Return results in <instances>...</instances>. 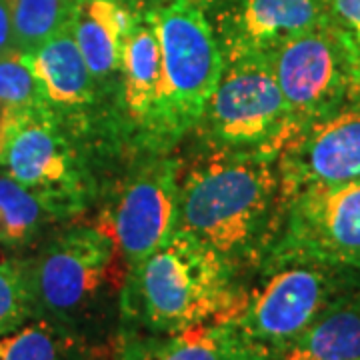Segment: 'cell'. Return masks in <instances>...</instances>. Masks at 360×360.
Listing matches in <instances>:
<instances>
[{
    "label": "cell",
    "mask_w": 360,
    "mask_h": 360,
    "mask_svg": "<svg viewBox=\"0 0 360 360\" xmlns=\"http://www.w3.org/2000/svg\"><path fill=\"white\" fill-rule=\"evenodd\" d=\"M276 158L202 150L180 172L176 231L186 232L234 269H258L284 217Z\"/></svg>",
    "instance_id": "6da1fadb"
},
{
    "label": "cell",
    "mask_w": 360,
    "mask_h": 360,
    "mask_svg": "<svg viewBox=\"0 0 360 360\" xmlns=\"http://www.w3.org/2000/svg\"><path fill=\"white\" fill-rule=\"evenodd\" d=\"M245 288L238 270L212 248L174 231L160 248L127 270L120 309L146 333H180L232 316Z\"/></svg>",
    "instance_id": "7a4b0ae2"
},
{
    "label": "cell",
    "mask_w": 360,
    "mask_h": 360,
    "mask_svg": "<svg viewBox=\"0 0 360 360\" xmlns=\"http://www.w3.org/2000/svg\"><path fill=\"white\" fill-rule=\"evenodd\" d=\"M258 283L231 316L258 360H272L326 310L360 284L350 270L316 260H276L258 266Z\"/></svg>",
    "instance_id": "3957f363"
},
{
    "label": "cell",
    "mask_w": 360,
    "mask_h": 360,
    "mask_svg": "<svg viewBox=\"0 0 360 360\" xmlns=\"http://www.w3.org/2000/svg\"><path fill=\"white\" fill-rule=\"evenodd\" d=\"M89 144L46 104L0 115V172L44 196L65 220L92 198Z\"/></svg>",
    "instance_id": "277c9868"
},
{
    "label": "cell",
    "mask_w": 360,
    "mask_h": 360,
    "mask_svg": "<svg viewBox=\"0 0 360 360\" xmlns=\"http://www.w3.org/2000/svg\"><path fill=\"white\" fill-rule=\"evenodd\" d=\"M202 150L278 156L290 139L288 110L266 56L224 63L194 129Z\"/></svg>",
    "instance_id": "5b68a950"
},
{
    "label": "cell",
    "mask_w": 360,
    "mask_h": 360,
    "mask_svg": "<svg viewBox=\"0 0 360 360\" xmlns=\"http://www.w3.org/2000/svg\"><path fill=\"white\" fill-rule=\"evenodd\" d=\"M116 246L98 226L60 232L28 260L34 316L75 326L108 290Z\"/></svg>",
    "instance_id": "8992f818"
},
{
    "label": "cell",
    "mask_w": 360,
    "mask_h": 360,
    "mask_svg": "<svg viewBox=\"0 0 360 360\" xmlns=\"http://www.w3.org/2000/svg\"><path fill=\"white\" fill-rule=\"evenodd\" d=\"M266 58L288 110L290 139L359 92L350 54L330 22L286 40Z\"/></svg>",
    "instance_id": "52a82bcc"
},
{
    "label": "cell",
    "mask_w": 360,
    "mask_h": 360,
    "mask_svg": "<svg viewBox=\"0 0 360 360\" xmlns=\"http://www.w3.org/2000/svg\"><path fill=\"white\" fill-rule=\"evenodd\" d=\"M292 258L360 276V179L310 186L286 200L281 232L260 264Z\"/></svg>",
    "instance_id": "ba28073f"
},
{
    "label": "cell",
    "mask_w": 360,
    "mask_h": 360,
    "mask_svg": "<svg viewBox=\"0 0 360 360\" xmlns=\"http://www.w3.org/2000/svg\"><path fill=\"white\" fill-rule=\"evenodd\" d=\"M155 18L170 112L182 139L217 89L224 56L208 14L193 0H170L155 8Z\"/></svg>",
    "instance_id": "9c48e42d"
},
{
    "label": "cell",
    "mask_w": 360,
    "mask_h": 360,
    "mask_svg": "<svg viewBox=\"0 0 360 360\" xmlns=\"http://www.w3.org/2000/svg\"><path fill=\"white\" fill-rule=\"evenodd\" d=\"M180 172V160L168 153L141 155L103 212L98 229L112 238L127 270L141 264L176 231Z\"/></svg>",
    "instance_id": "30bf717a"
},
{
    "label": "cell",
    "mask_w": 360,
    "mask_h": 360,
    "mask_svg": "<svg viewBox=\"0 0 360 360\" xmlns=\"http://www.w3.org/2000/svg\"><path fill=\"white\" fill-rule=\"evenodd\" d=\"M120 142L141 155L168 153L180 141L168 103L155 11L136 16L130 30L116 101Z\"/></svg>",
    "instance_id": "8fae6325"
},
{
    "label": "cell",
    "mask_w": 360,
    "mask_h": 360,
    "mask_svg": "<svg viewBox=\"0 0 360 360\" xmlns=\"http://www.w3.org/2000/svg\"><path fill=\"white\" fill-rule=\"evenodd\" d=\"M284 202L310 186L360 179V92L296 132L276 156Z\"/></svg>",
    "instance_id": "7c38bea8"
},
{
    "label": "cell",
    "mask_w": 360,
    "mask_h": 360,
    "mask_svg": "<svg viewBox=\"0 0 360 360\" xmlns=\"http://www.w3.org/2000/svg\"><path fill=\"white\" fill-rule=\"evenodd\" d=\"M208 18L224 63L269 56L283 42L328 22V0H222Z\"/></svg>",
    "instance_id": "4fadbf2b"
},
{
    "label": "cell",
    "mask_w": 360,
    "mask_h": 360,
    "mask_svg": "<svg viewBox=\"0 0 360 360\" xmlns=\"http://www.w3.org/2000/svg\"><path fill=\"white\" fill-rule=\"evenodd\" d=\"M139 14L127 0H77L70 16L80 54L115 116L124 46Z\"/></svg>",
    "instance_id": "5bb4252c"
},
{
    "label": "cell",
    "mask_w": 360,
    "mask_h": 360,
    "mask_svg": "<svg viewBox=\"0 0 360 360\" xmlns=\"http://www.w3.org/2000/svg\"><path fill=\"white\" fill-rule=\"evenodd\" d=\"M116 360H258L236 333L231 316L160 335L132 330L120 338Z\"/></svg>",
    "instance_id": "9a60e30c"
},
{
    "label": "cell",
    "mask_w": 360,
    "mask_h": 360,
    "mask_svg": "<svg viewBox=\"0 0 360 360\" xmlns=\"http://www.w3.org/2000/svg\"><path fill=\"white\" fill-rule=\"evenodd\" d=\"M272 360H360V284Z\"/></svg>",
    "instance_id": "2e32d148"
},
{
    "label": "cell",
    "mask_w": 360,
    "mask_h": 360,
    "mask_svg": "<svg viewBox=\"0 0 360 360\" xmlns=\"http://www.w3.org/2000/svg\"><path fill=\"white\" fill-rule=\"evenodd\" d=\"M0 360H86V347L75 326L32 316L0 336Z\"/></svg>",
    "instance_id": "e0dca14e"
},
{
    "label": "cell",
    "mask_w": 360,
    "mask_h": 360,
    "mask_svg": "<svg viewBox=\"0 0 360 360\" xmlns=\"http://www.w3.org/2000/svg\"><path fill=\"white\" fill-rule=\"evenodd\" d=\"M60 220L63 214L44 196L0 172V246H28L44 226Z\"/></svg>",
    "instance_id": "ac0fdd59"
},
{
    "label": "cell",
    "mask_w": 360,
    "mask_h": 360,
    "mask_svg": "<svg viewBox=\"0 0 360 360\" xmlns=\"http://www.w3.org/2000/svg\"><path fill=\"white\" fill-rule=\"evenodd\" d=\"M18 52L32 51L63 30L77 0H6Z\"/></svg>",
    "instance_id": "d6986e66"
},
{
    "label": "cell",
    "mask_w": 360,
    "mask_h": 360,
    "mask_svg": "<svg viewBox=\"0 0 360 360\" xmlns=\"http://www.w3.org/2000/svg\"><path fill=\"white\" fill-rule=\"evenodd\" d=\"M34 316L28 260H0V336Z\"/></svg>",
    "instance_id": "ffe728a7"
},
{
    "label": "cell",
    "mask_w": 360,
    "mask_h": 360,
    "mask_svg": "<svg viewBox=\"0 0 360 360\" xmlns=\"http://www.w3.org/2000/svg\"><path fill=\"white\" fill-rule=\"evenodd\" d=\"M44 104L37 78L20 60V54L0 58V115L16 108Z\"/></svg>",
    "instance_id": "44dd1931"
},
{
    "label": "cell",
    "mask_w": 360,
    "mask_h": 360,
    "mask_svg": "<svg viewBox=\"0 0 360 360\" xmlns=\"http://www.w3.org/2000/svg\"><path fill=\"white\" fill-rule=\"evenodd\" d=\"M328 22L347 46L360 92V0H328Z\"/></svg>",
    "instance_id": "7402d4cb"
},
{
    "label": "cell",
    "mask_w": 360,
    "mask_h": 360,
    "mask_svg": "<svg viewBox=\"0 0 360 360\" xmlns=\"http://www.w3.org/2000/svg\"><path fill=\"white\" fill-rule=\"evenodd\" d=\"M18 46H16V39H14L13 18H11V8L6 0H0V58L8 56V54H16Z\"/></svg>",
    "instance_id": "603a6c76"
},
{
    "label": "cell",
    "mask_w": 360,
    "mask_h": 360,
    "mask_svg": "<svg viewBox=\"0 0 360 360\" xmlns=\"http://www.w3.org/2000/svg\"><path fill=\"white\" fill-rule=\"evenodd\" d=\"M130 6L139 13H146V11H155L158 6L167 4L170 0H127Z\"/></svg>",
    "instance_id": "cb8c5ba5"
},
{
    "label": "cell",
    "mask_w": 360,
    "mask_h": 360,
    "mask_svg": "<svg viewBox=\"0 0 360 360\" xmlns=\"http://www.w3.org/2000/svg\"><path fill=\"white\" fill-rule=\"evenodd\" d=\"M193 2L194 4H198V6H200L202 11H206V13H210V11H212L217 4H220L222 0H193Z\"/></svg>",
    "instance_id": "d4e9b609"
}]
</instances>
